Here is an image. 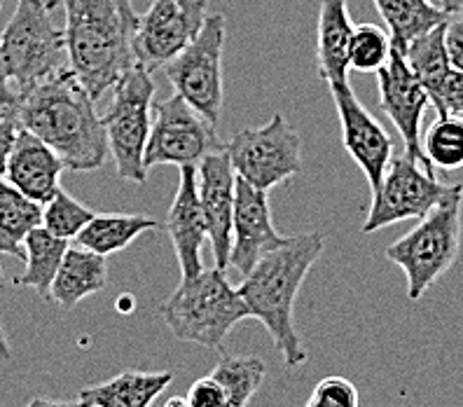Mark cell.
Wrapping results in <instances>:
<instances>
[{
    "label": "cell",
    "instance_id": "obj_1",
    "mask_svg": "<svg viewBox=\"0 0 463 407\" xmlns=\"http://www.w3.org/2000/svg\"><path fill=\"white\" fill-rule=\"evenodd\" d=\"M5 113L43 138L68 171H97L108 162L106 125L71 68L24 91L17 106Z\"/></svg>",
    "mask_w": 463,
    "mask_h": 407
},
{
    "label": "cell",
    "instance_id": "obj_2",
    "mask_svg": "<svg viewBox=\"0 0 463 407\" xmlns=\"http://www.w3.org/2000/svg\"><path fill=\"white\" fill-rule=\"evenodd\" d=\"M323 246L326 237L321 232L288 237L262 255L237 289L250 318H258L267 328L286 368H299L309 358L295 328V300L309 270L321 258Z\"/></svg>",
    "mask_w": 463,
    "mask_h": 407
},
{
    "label": "cell",
    "instance_id": "obj_3",
    "mask_svg": "<svg viewBox=\"0 0 463 407\" xmlns=\"http://www.w3.org/2000/svg\"><path fill=\"white\" fill-rule=\"evenodd\" d=\"M71 71L97 101L136 66L138 12L131 0H61Z\"/></svg>",
    "mask_w": 463,
    "mask_h": 407
},
{
    "label": "cell",
    "instance_id": "obj_4",
    "mask_svg": "<svg viewBox=\"0 0 463 407\" xmlns=\"http://www.w3.org/2000/svg\"><path fill=\"white\" fill-rule=\"evenodd\" d=\"M175 339L206 349H222L227 335L243 318H250L249 307L227 279L225 270L209 267L197 277L183 279L165 305L159 307Z\"/></svg>",
    "mask_w": 463,
    "mask_h": 407
},
{
    "label": "cell",
    "instance_id": "obj_5",
    "mask_svg": "<svg viewBox=\"0 0 463 407\" xmlns=\"http://www.w3.org/2000/svg\"><path fill=\"white\" fill-rule=\"evenodd\" d=\"M463 185H452L414 230L393 241L384 251L393 265L407 277V298L419 302L449 267L457 262L461 249Z\"/></svg>",
    "mask_w": 463,
    "mask_h": 407
},
{
    "label": "cell",
    "instance_id": "obj_6",
    "mask_svg": "<svg viewBox=\"0 0 463 407\" xmlns=\"http://www.w3.org/2000/svg\"><path fill=\"white\" fill-rule=\"evenodd\" d=\"M50 12L40 0H17L14 14L0 31V50L19 97L71 68L66 35Z\"/></svg>",
    "mask_w": 463,
    "mask_h": 407
},
{
    "label": "cell",
    "instance_id": "obj_7",
    "mask_svg": "<svg viewBox=\"0 0 463 407\" xmlns=\"http://www.w3.org/2000/svg\"><path fill=\"white\" fill-rule=\"evenodd\" d=\"M113 90V101L101 118L106 125L110 155L122 181L143 185L147 181L143 157L153 131V99L157 91L153 71L136 63Z\"/></svg>",
    "mask_w": 463,
    "mask_h": 407
},
{
    "label": "cell",
    "instance_id": "obj_8",
    "mask_svg": "<svg viewBox=\"0 0 463 407\" xmlns=\"http://www.w3.org/2000/svg\"><path fill=\"white\" fill-rule=\"evenodd\" d=\"M227 40V19L209 14L202 33L178 54L165 63V73L181 99L209 119L218 129L225 103L222 91V50Z\"/></svg>",
    "mask_w": 463,
    "mask_h": 407
},
{
    "label": "cell",
    "instance_id": "obj_9",
    "mask_svg": "<svg viewBox=\"0 0 463 407\" xmlns=\"http://www.w3.org/2000/svg\"><path fill=\"white\" fill-rule=\"evenodd\" d=\"M225 153L239 178L262 193L302 174V138L279 113L267 125L232 136Z\"/></svg>",
    "mask_w": 463,
    "mask_h": 407
},
{
    "label": "cell",
    "instance_id": "obj_10",
    "mask_svg": "<svg viewBox=\"0 0 463 407\" xmlns=\"http://www.w3.org/2000/svg\"><path fill=\"white\" fill-rule=\"evenodd\" d=\"M218 131L178 94L153 106V131L147 138L146 169L159 165L199 166L206 155L222 150Z\"/></svg>",
    "mask_w": 463,
    "mask_h": 407
},
{
    "label": "cell",
    "instance_id": "obj_11",
    "mask_svg": "<svg viewBox=\"0 0 463 407\" xmlns=\"http://www.w3.org/2000/svg\"><path fill=\"white\" fill-rule=\"evenodd\" d=\"M452 185H442L433 174L421 165L407 159L405 155L391 159L384 181L377 193H373V206L363 222V232L374 234L384 227L402 221H421L435 204L440 202Z\"/></svg>",
    "mask_w": 463,
    "mask_h": 407
},
{
    "label": "cell",
    "instance_id": "obj_12",
    "mask_svg": "<svg viewBox=\"0 0 463 407\" xmlns=\"http://www.w3.org/2000/svg\"><path fill=\"white\" fill-rule=\"evenodd\" d=\"M206 17V0H153L150 10L138 17L136 62L147 71L165 68L202 33Z\"/></svg>",
    "mask_w": 463,
    "mask_h": 407
},
{
    "label": "cell",
    "instance_id": "obj_13",
    "mask_svg": "<svg viewBox=\"0 0 463 407\" xmlns=\"http://www.w3.org/2000/svg\"><path fill=\"white\" fill-rule=\"evenodd\" d=\"M379 75V103L382 110L393 119L398 134L402 138V155L424 166L433 174V166L426 159L421 147V118L426 106L430 103L424 85L419 82L414 71L407 63L401 50H391V57L384 66L377 71Z\"/></svg>",
    "mask_w": 463,
    "mask_h": 407
},
{
    "label": "cell",
    "instance_id": "obj_14",
    "mask_svg": "<svg viewBox=\"0 0 463 407\" xmlns=\"http://www.w3.org/2000/svg\"><path fill=\"white\" fill-rule=\"evenodd\" d=\"M342 127V146L377 193L393 159V141L370 110L358 101L351 85L330 90Z\"/></svg>",
    "mask_w": 463,
    "mask_h": 407
},
{
    "label": "cell",
    "instance_id": "obj_15",
    "mask_svg": "<svg viewBox=\"0 0 463 407\" xmlns=\"http://www.w3.org/2000/svg\"><path fill=\"white\" fill-rule=\"evenodd\" d=\"M286 241L271 221L269 197L237 175V197L232 215V251L230 267L246 277L262 255Z\"/></svg>",
    "mask_w": 463,
    "mask_h": 407
},
{
    "label": "cell",
    "instance_id": "obj_16",
    "mask_svg": "<svg viewBox=\"0 0 463 407\" xmlns=\"http://www.w3.org/2000/svg\"><path fill=\"white\" fill-rule=\"evenodd\" d=\"M199 202H202L215 267L227 271L232 251V215L237 197V171L227 157L225 147L206 155L197 166Z\"/></svg>",
    "mask_w": 463,
    "mask_h": 407
},
{
    "label": "cell",
    "instance_id": "obj_17",
    "mask_svg": "<svg viewBox=\"0 0 463 407\" xmlns=\"http://www.w3.org/2000/svg\"><path fill=\"white\" fill-rule=\"evenodd\" d=\"M166 234L181 265L183 279L197 277L199 271H203L202 246L209 239L206 218L199 202L197 166H181L178 190L166 218Z\"/></svg>",
    "mask_w": 463,
    "mask_h": 407
},
{
    "label": "cell",
    "instance_id": "obj_18",
    "mask_svg": "<svg viewBox=\"0 0 463 407\" xmlns=\"http://www.w3.org/2000/svg\"><path fill=\"white\" fill-rule=\"evenodd\" d=\"M267 377L258 356H222L209 374L190 384V407H249Z\"/></svg>",
    "mask_w": 463,
    "mask_h": 407
},
{
    "label": "cell",
    "instance_id": "obj_19",
    "mask_svg": "<svg viewBox=\"0 0 463 407\" xmlns=\"http://www.w3.org/2000/svg\"><path fill=\"white\" fill-rule=\"evenodd\" d=\"M63 171H66L63 159L43 138L29 129L19 131L7 162V183H12L19 193L33 202L47 204L61 187Z\"/></svg>",
    "mask_w": 463,
    "mask_h": 407
},
{
    "label": "cell",
    "instance_id": "obj_20",
    "mask_svg": "<svg viewBox=\"0 0 463 407\" xmlns=\"http://www.w3.org/2000/svg\"><path fill=\"white\" fill-rule=\"evenodd\" d=\"M354 22L346 0H321L317 35L318 75L330 90L349 85V45Z\"/></svg>",
    "mask_w": 463,
    "mask_h": 407
},
{
    "label": "cell",
    "instance_id": "obj_21",
    "mask_svg": "<svg viewBox=\"0 0 463 407\" xmlns=\"http://www.w3.org/2000/svg\"><path fill=\"white\" fill-rule=\"evenodd\" d=\"M108 262L106 255L94 253L85 246H68L61 267L52 281L50 300L63 309H73L80 302L106 290Z\"/></svg>",
    "mask_w": 463,
    "mask_h": 407
},
{
    "label": "cell",
    "instance_id": "obj_22",
    "mask_svg": "<svg viewBox=\"0 0 463 407\" xmlns=\"http://www.w3.org/2000/svg\"><path fill=\"white\" fill-rule=\"evenodd\" d=\"M174 382V373H138L127 370L97 386L80 391V401L90 407H150Z\"/></svg>",
    "mask_w": 463,
    "mask_h": 407
},
{
    "label": "cell",
    "instance_id": "obj_23",
    "mask_svg": "<svg viewBox=\"0 0 463 407\" xmlns=\"http://www.w3.org/2000/svg\"><path fill=\"white\" fill-rule=\"evenodd\" d=\"M43 225V204L22 194L17 187L0 175V253L26 258L24 241Z\"/></svg>",
    "mask_w": 463,
    "mask_h": 407
},
{
    "label": "cell",
    "instance_id": "obj_24",
    "mask_svg": "<svg viewBox=\"0 0 463 407\" xmlns=\"http://www.w3.org/2000/svg\"><path fill=\"white\" fill-rule=\"evenodd\" d=\"M374 5L389 26L391 45L402 54L412 40L429 33L449 17L442 7L433 5L430 0H374Z\"/></svg>",
    "mask_w": 463,
    "mask_h": 407
},
{
    "label": "cell",
    "instance_id": "obj_25",
    "mask_svg": "<svg viewBox=\"0 0 463 407\" xmlns=\"http://www.w3.org/2000/svg\"><path fill=\"white\" fill-rule=\"evenodd\" d=\"M153 230H159V222L153 218H146V215L97 213L90 221V225L78 234L75 241H78V246H85V249L108 258L118 251H125L143 232H153Z\"/></svg>",
    "mask_w": 463,
    "mask_h": 407
},
{
    "label": "cell",
    "instance_id": "obj_26",
    "mask_svg": "<svg viewBox=\"0 0 463 407\" xmlns=\"http://www.w3.org/2000/svg\"><path fill=\"white\" fill-rule=\"evenodd\" d=\"M24 251H26V258H24L26 270L14 279V283L22 286V289L38 290L43 298L50 300L52 281H54L59 267H61L63 255L68 251V241L54 237V234L47 232L45 227L40 225L26 237Z\"/></svg>",
    "mask_w": 463,
    "mask_h": 407
},
{
    "label": "cell",
    "instance_id": "obj_27",
    "mask_svg": "<svg viewBox=\"0 0 463 407\" xmlns=\"http://www.w3.org/2000/svg\"><path fill=\"white\" fill-rule=\"evenodd\" d=\"M405 59L419 78V82L424 85L426 94H430L454 68L445 43V22L438 24L429 33L412 40L405 50Z\"/></svg>",
    "mask_w": 463,
    "mask_h": 407
},
{
    "label": "cell",
    "instance_id": "obj_28",
    "mask_svg": "<svg viewBox=\"0 0 463 407\" xmlns=\"http://www.w3.org/2000/svg\"><path fill=\"white\" fill-rule=\"evenodd\" d=\"M426 159L433 169H463V118L461 115H438L421 138Z\"/></svg>",
    "mask_w": 463,
    "mask_h": 407
},
{
    "label": "cell",
    "instance_id": "obj_29",
    "mask_svg": "<svg viewBox=\"0 0 463 407\" xmlns=\"http://www.w3.org/2000/svg\"><path fill=\"white\" fill-rule=\"evenodd\" d=\"M94 211L82 202L68 194L63 187H59L57 194L47 204H43V227L59 239H78V234L90 225L94 218Z\"/></svg>",
    "mask_w": 463,
    "mask_h": 407
},
{
    "label": "cell",
    "instance_id": "obj_30",
    "mask_svg": "<svg viewBox=\"0 0 463 407\" xmlns=\"http://www.w3.org/2000/svg\"><path fill=\"white\" fill-rule=\"evenodd\" d=\"M391 35L374 24L354 26L349 45V66L358 73H377L391 57Z\"/></svg>",
    "mask_w": 463,
    "mask_h": 407
},
{
    "label": "cell",
    "instance_id": "obj_31",
    "mask_svg": "<svg viewBox=\"0 0 463 407\" xmlns=\"http://www.w3.org/2000/svg\"><path fill=\"white\" fill-rule=\"evenodd\" d=\"M305 407H361V396L354 382L333 374V377H323L314 386Z\"/></svg>",
    "mask_w": 463,
    "mask_h": 407
},
{
    "label": "cell",
    "instance_id": "obj_32",
    "mask_svg": "<svg viewBox=\"0 0 463 407\" xmlns=\"http://www.w3.org/2000/svg\"><path fill=\"white\" fill-rule=\"evenodd\" d=\"M438 115H461L463 118V71L452 68L440 85L429 94Z\"/></svg>",
    "mask_w": 463,
    "mask_h": 407
},
{
    "label": "cell",
    "instance_id": "obj_33",
    "mask_svg": "<svg viewBox=\"0 0 463 407\" xmlns=\"http://www.w3.org/2000/svg\"><path fill=\"white\" fill-rule=\"evenodd\" d=\"M445 43L449 52V62L454 68L463 71V12H454L445 22Z\"/></svg>",
    "mask_w": 463,
    "mask_h": 407
},
{
    "label": "cell",
    "instance_id": "obj_34",
    "mask_svg": "<svg viewBox=\"0 0 463 407\" xmlns=\"http://www.w3.org/2000/svg\"><path fill=\"white\" fill-rule=\"evenodd\" d=\"M19 131H22V125L17 122V118H12L10 113L0 118V175H5L7 162H10L12 150H14Z\"/></svg>",
    "mask_w": 463,
    "mask_h": 407
},
{
    "label": "cell",
    "instance_id": "obj_35",
    "mask_svg": "<svg viewBox=\"0 0 463 407\" xmlns=\"http://www.w3.org/2000/svg\"><path fill=\"white\" fill-rule=\"evenodd\" d=\"M19 101V91L12 82L10 73H7L5 59H3V50H0V108L3 110H12Z\"/></svg>",
    "mask_w": 463,
    "mask_h": 407
},
{
    "label": "cell",
    "instance_id": "obj_36",
    "mask_svg": "<svg viewBox=\"0 0 463 407\" xmlns=\"http://www.w3.org/2000/svg\"><path fill=\"white\" fill-rule=\"evenodd\" d=\"M24 407H90L85 401H54V398H33Z\"/></svg>",
    "mask_w": 463,
    "mask_h": 407
},
{
    "label": "cell",
    "instance_id": "obj_37",
    "mask_svg": "<svg viewBox=\"0 0 463 407\" xmlns=\"http://www.w3.org/2000/svg\"><path fill=\"white\" fill-rule=\"evenodd\" d=\"M12 361V346L10 337H7L5 328H3V321H0V363Z\"/></svg>",
    "mask_w": 463,
    "mask_h": 407
},
{
    "label": "cell",
    "instance_id": "obj_38",
    "mask_svg": "<svg viewBox=\"0 0 463 407\" xmlns=\"http://www.w3.org/2000/svg\"><path fill=\"white\" fill-rule=\"evenodd\" d=\"M442 10H445L447 14L463 12V0H442Z\"/></svg>",
    "mask_w": 463,
    "mask_h": 407
},
{
    "label": "cell",
    "instance_id": "obj_39",
    "mask_svg": "<svg viewBox=\"0 0 463 407\" xmlns=\"http://www.w3.org/2000/svg\"><path fill=\"white\" fill-rule=\"evenodd\" d=\"M165 407H190V402L185 396H174L165 402Z\"/></svg>",
    "mask_w": 463,
    "mask_h": 407
},
{
    "label": "cell",
    "instance_id": "obj_40",
    "mask_svg": "<svg viewBox=\"0 0 463 407\" xmlns=\"http://www.w3.org/2000/svg\"><path fill=\"white\" fill-rule=\"evenodd\" d=\"M40 3L50 7V10H54V7H57V5H61V0H40Z\"/></svg>",
    "mask_w": 463,
    "mask_h": 407
},
{
    "label": "cell",
    "instance_id": "obj_41",
    "mask_svg": "<svg viewBox=\"0 0 463 407\" xmlns=\"http://www.w3.org/2000/svg\"><path fill=\"white\" fill-rule=\"evenodd\" d=\"M5 286V279H3V270H0V289Z\"/></svg>",
    "mask_w": 463,
    "mask_h": 407
},
{
    "label": "cell",
    "instance_id": "obj_42",
    "mask_svg": "<svg viewBox=\"0 0 463 407\" xmlns=\"http://www.w3.org/2000/svg\"><path fill=\"white\" fill-rule=\"evenodd\" d=\"M430 3H433V5H438V7H442V0H430Z\"/></svg>",
    "mask_w": 463,
    "mask_h": 407
}]
</instances>
